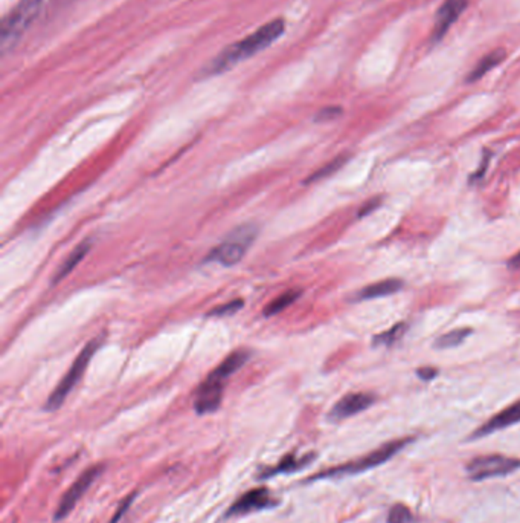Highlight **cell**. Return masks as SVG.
Masks as SVG:
<instances>
[{
    "mask_svg": "<svg viewBox=\"0 0 520 523\" xmlns=\"http://www.w3.org/2000/svg\"><path fill=\"white\" fill-rule=\"evenodd\" d=\"M256 234L258 228L254 224H246L235 228L234 232L228 236L225 242L213 248L206 257V260L217 262L225 266L237 265L241 259H243L247 248L255 241Z\"/></svg>",
    "mask_w": 520,
    "mask_h": 523,
    "instance_id": "3",
    "label": "cell"
},
{
    "mask_svg": "<svg viewBox=\"0 0 520 523\" xmlns=\"http://www.w3.org/2000/svg\"><path fill=\"white\" fill-rule=\"evenodd\" d=\"M509 266L512 268H520V253H517L512 260H509Z\"/></svg>",
    "mask_w": 520,
    "mask_h": 523,
    "instance_id": "29",
    "label": "cell"
},
{
    "mask_svg": "<svg viewBox=\"0 0 520 523\" xmlns=\"http://www.w3.org/2000/svg\"><path fill=\"white\" fill-rule=\"evenodd\" d=\"M43 4L44 0H20L4 17L2 28H0V39H2L4 48L13 44L23 34L26 28L32 23L37 14L40 13Z\"/></svg>",
    "mask_w": 520,
    "mask_h": 523,
    "instance_id": "5",
    "label": "cell"
},
{
    "mask_svg": "<svg viewBox=\"0 0 520 523\" xmlns=\"http://www.w3.org/2000/svg\"><path fill=\"white\" fill-rule=\"evenodd\" d=\"M347 160H348L347 155H340V156H338V158H334L331 162L325 164L322 169H319L318 172H314L311 176L307 179V184L314 182V181H321L323 178H328L330 174H333L334 172H338L342 167V165L347 162Z\"/></svg>",
    "mask_w": 520,
    "mask_h": 523,
    "instance_id": "21",
    "label": "cell"
},
{
    "mask_svg": "<svg viewBox=\"0 0 520 523\" xmlns=\"http://www.w3.org/2000/svg\"><path fill=\"white\" fill-rule=\"evenodd\" d=\"M299 294L301 291H296V289L281 294L280 297H276L272 303H268V305L264 308V315L272 317V315L280 314L281 311H284L287 306H290L293 301H296V299L299 297Z\"/></svg>",
    "mask_w": 520,
    "mask_h": 523,
    "instance_id": "19",
    "label": "cell"
},
{
    "mask_svg": "<svg viewBox=\"0 0 520 523\" xmlns=\"http://www.w3.org/2000/svg\"><path fill=\"white\" fill-rule=\"evenodd\" d=\"M249 355L250 354L247 351H243V349H241V351H235L234 354H230L209 376L217 381L226 383V380L232 373H235L241 366L246 364V361L249 360Z\"/></svg>",
    "mask_w": 520,
    "mask_h": 523,
    "instance_id": "14",
    "label": "cell"
},
{
    "mask_svg": "<svg viewBox=\"0 0 520 523\" xmlns=\"http://www.w3.org/2000/svg\"><path fill=\"white\" fill-rule=\"evenodd\" d=\"M223 390H225V383L208 376V380L199 387L196 401H194V409H196L199 415H206V413L216 411L220 407Z\"/></svg>",
    "mask_w": 520,
    "mask_h": 523,
    "instance_id": "12",
    "label": "cell"
},
{
    "mask_svg": "<svg viewBox=\"0 0 520 523\" xmlns=\"http://www.w3.org/2000/svg\"><path fill=\"white\" fill-rule=\"evenodd\" d=\"M380 204H382V202H380L378 199H371V200H368L366 204L360 208V211H359V217H364V216L371 215L376 208L380 207Z\"/></svg>",
    "mask_w": 520,
    "mask_h": 523,
    "instance_id": "26",
    "label": "cell"
},
{
    "mask_svg": "<svg viewBox=\"0 0 520 523\" xmlns=\"http://www.w3.org/2000/svg\"><path fill=\"white\" fill-rule=\"evenodd\" d=\"M467 5L469 0H444V4L440 6L438 13L435 16V25L432 30L433 42H440L449 32V30L461 17Z\"/></svg>",
    "mask_w": 520,
    "mask_h": 523,
    "instance_id": "10",
    "label": "cell"
},
{
    "mask_svg": "<svg viewBox=\"0 0 520 523\" xmlns=\"http://www.w3.org/2000/svg\"><path fill=\"white\" fill-rule=\"evenodd\" d=\"M473 330L470 327H461L450 330V332L444 334L435 339V347L436 349H450L462 344L466 339L470 337Z\"/></svg>",
    "mask_w": 520,
    "mask_h": 523,
    "instance_id": "18",
    "label": "cell"
},
{
    "mask_svg": "<svg viewBox=\"0 0 520 523\" xmlns=\"http://www.w3.org/2000/svg\"><path fill=\"white\" fill-rule=\"evenodd\" d=\"M276 503L278 500L271 494V491L264 488V486H261V488H254L244 493L243 495H240L237 502L228 510L226 517L244 516V514H250L252 511L271 508Z\"/></svg>",
    "mask_w": 520,
    "mask_h": 523,
    "instance_id": "8",
    "label": "cell"
},
{
    "mask_svg": "<svg viewBox=\"0 0 520 523\" xmlns=\"http://www.w3.org/2000/svg\"><path fill=\"white\" fill-rule=\"evenodd\" d=\"M520 459L505 455H484L478 456L466 465V473L473 482H482L495 477H505L517 471Z\"/></svg>",
    "mask_w": 520,
    "mask_h": 523,
    "instance_id": "4",
    "label": "cell"
},
{
    "mask_svg": "<svg viewBox=\"0 0 520 523\" xmlns=\"http://www.w3.org/2000/svg\"><path fill=\"white\" fill-rule=\"evenodd\" d=\"M415 438H402V439H394L389 440V443L380 445L378 448L373 450V452L361 456L359 459H354V461L342 464L339 467L328 468V470H323L318 474H314L310 477V481H319V479H331V477H343V476H354L359 473H365L368 470H373V468H377L380 465L386 464L388 461L402 452L403 448H406L411 443H414Z\"/></svg>",
    "mask_w": 520,
    "mask_h": 523,
    "instance_id": "2",
    "label": "cell"
},
{
    "mask_svg": "<svg viewBox=\"0 0 520 523\" xmlns=\"http://www.w3.org/2000/svg\"><path fill=\"white\" fill-rule=\"evenodd\" d=\"M414 514L404 503H395L388 511L386 523H412Z\"/></svg>",
    "mask_w": 520,
    "mask_h": 523,
    "instance_id": "22",
    "label": "cell"
},
{
    "mask_svg": "<svg viewBox=\"0 0 520 523\" xmlns=\"http://www.w3.org/2000/svg\"><path fill=\"white\" fill-rule=\"evenodd\" d=\"M314 459V455H307V456H302V457H298L295 453H290L284 456L280 462L276 464L275 468H271V470H267L263 477H271V476H275V474H280V473H292V471H296L299 470V468L309 465L311 461Z\"/></svg>",
    "mask_w": 520,
    "mask_h": 523,
    "instance_id": "16",
    "label": "cell"
},
{
    "mask_svg": "<svg viewBox=\"0 0 520 523\" xmlns=\"http://www.w3.org/2000/svg\"><path fill=\"white\" fill-rule=\"evenodd\" d=\"M342 114V109L338 107V106H330V107H323L321 109L318 114H316V121H331V119H336L338 116H340Z\"/></svg>",
    "mask_w": 520,
    "mask_h": 523,
    "instance_id": "23",
    "label": "cell"
},
{
    "mask_svg": "<svg viewBox=\"0 0 520 523\" xmlns=\"http://www.w3.org/2000/svg\"><path fill=\"white\" fill-rule=\"evenodd\" d=\"M520 422V399L513 402L512 406H508L507 409L500 410L496 413L495 416H491L487 422H484L481 427H478L475 431H473L470 439H482L488 435L497 433L500 430H505L513 427Z\"/></svg>",
    "mask_w": 520,
    "mask_h": 523,
    "instance_id": "9",
    "label": "cell"
},
{
    "mask_svg": "<svg viewBox=\"0 0 520 523\" xmlns=\"http://www.w3.org/2000/svg\"><path fill=\"white\" fill-rule=\"evenodd\" d=\"M285 31L284 18H275V20L267 22L266 25L259 26L256 31L249 34L244 39H241L235 43L228 44L225 49L218 52L209 63L202 68L199 78H211L225 73L230 68L237 66L238 63L244 61L255 54L267 49L272 46Z\"/></svg>",
    "mask_w": 520,
    "mask_h": 523,
    "instance_id": "1",
    "label": "cell"
},
{
    "mask_svg": "<svg viewBox=\"0 0 520 523\" xmlns=\"http://www.w3.org/2000/svg\"><path fill=\"white\" fill-rule=\"evenodd\" d=\"M98 346H99V342H98V339H95V342L89 343L85 349H82V352L77 356V360L73 361V364L70 366V369L68 371V373L64 375V378L58 383L57 387H55V390L51 393V397L48 398V401H46V404H44L46 410L54 411V410H57L63 406V402L66 401L70 390L75 387L78 381L81 380L82 373L86 372L87 366L90 363V358L94 356Z\"/></svg>",
    "mask_w": 520,
    "mask_h": 523,
    "instance_id": "6",
    "label": "cell"
},
{
    "mask_svg": "<svg viewBox=\"0 0 520 523\" xmlns=\"http://www.w3.org/2000/svg\"><path fill=\"white\" fill-rule=\"evenodd\" d=\"M407 329V325L404 323V321H400V323L394 325L392 327H389L388 330H385V332L378 334L376 338H374V346H392L394 343H397L398 339H400L403 337V334L406 332Z\"/></svg>",
    "mask_w": 520,
    "mask_h": 523,
    "instance_id": "20",
    "label": "cell"
},
{
    "mask_svg": "<svg viewBox=\"0 0 520 523\" xmlns=\"http://www.w3.org/2000/svg\"><path fill=\"white\" fill-rule=\"evenodd\" d=\"M490 158H491V155H490V153H485L484 162H482L484 165H481V169H479L476 173H473V176H471V179H470L471 184H473V182H476V181H481L482 178H484V173H485V170H487V167H488V161H490Z\"/></svg>",
    "mask_w": 520,
    "mask_h": 523,
    "instance_id": "28",
    "label": "cell"
},
{
    "mask_svg": "<svg viewBox=\"0 0 520 523\" xmlns=\"http://www.w3.org/2000/svg\"><path fill=\"white\" fill-rule=\"evenodd\" d=\"M103 470H104V467L94 465L80 474L78 479L73 482L69 486V490L61 495L58 507L57 510H55V520H61L69 516V512L77 507V503L82 498V494H85L89 490V486L98 479L99 474L103 473Z\"/></svg>",
    "mask_w": 520,
    "mask_h": 523,
    "instance_id": "7",
    "label": "cell"
},
{
    "mask_svg": "<svg viewBox=\"0 0 520 523\" xmlns=\"http://www.w3.org/2000/svg\"><path fill=\"white\" fill-rule=\"evenodd\" d=\"M507 52L504 49H495L493 52L487 54L485 57H482L479 60V63L476 64L475 68H473V71L469 73L467 77V83H475L478 80H481L484 76H487V73L496 68L497 64H500L504 61Z\"/></svg>",
    "mask_w": 520,
    "mask_h": 523,
    "instance_id": "15",
    "label": "cell"
},
{
    "mask_svg": "<svg viewBox=\"0 0 520 523\" xmlns=\"http://www.w3.org/2000/svg\"><path fill=\"white\" fill-rule=\"evenodd\" d=\"M416 375L418 378H421L423 381H431L438 375V371H436L435 367H421V369L416 371Z\"/></svg>",
    "mask_w": 520,
    "mask_h": 523,
    "instance_id": "27",
    "label": "cell"
},
{
    "mask_svg": "<svg viewBox=\"0 0 520 523\" xmlns=\"http://www.w3.org/2000/svg\"><path fill=\"white\" fill-rule=\"evenodd\" d=\"M136 498V493H133V494H130L128 495V498H125L124 500H123V503H120L119 505V508L116 510V512H115V516L113 517H111V520L109 522V523H118L119 520H120V517H123L124 516V514H125V511L130 508V505H132V502H133V499Z\"/></svg>",
    "mask_w": 520,
    "mask_h": 523,
    "instance_id": "25",
    "label": "cell"
},
{
    "mask_svg": "<svg viewBox=\"0 0 520 523\" xmlns=\"http://www.w3.org/2000/svg\"><path fill=\"white\" fill-rule=\"evenodd\" d=\"M90 246H92V241H85V242H81V244L75 248V250H73V251L68 256V259L63 262V265L60 266V270H58L57 272H55V277H54L52 283H54V284H55V283H58L60 280H63L64 277H66V275H68L73 268H77V265L82 260V257H85V256L89 253Z\"/></svg>",
    "mask_w": 520,
    "mask_h": 523,
    "instance_id": "17",
    "label": "cell"
},
{
    "mask_svg": "<svg viewBox=\"0 0 520 523\" xmlns=\"http://www.w3.org/2000/svg\"><path fill=\"white\" fill-rule=\"evenodd\" d=\"M403 280L400 279H385L376 283H371L364 289H360L356 294V300L357 301H364V300H373L378 297H386V296H392V294L402 291L403 289Z\"/></svg>",
    "mask_w": 520,
    "mask_h": 523,
    "instance_id": "13",
    "label": "cell"
},
{
    "mask_svg": "<svg viewBox=\"0 0 520 523\" xmlns=\"http://www.w3.org/2000/svg\"><path fill=\"white\" fill-rule=\"evenodd\" d=\"M241 306H243V300L229 301V303H226V305H223V306H218V308L213 309L209 315H229V314H234V312H237Z\"/></svg>",
    "mask_w": 520,
    "mask_h": 523,
    "instance_id": "24",
    "label": "cell"
},
{
    "mask_svg": "<svg viewBox=\"0 0 520 523\" xmlns=\"http://www.w3.org/2000/svg\"><path fill=\"white\" fill-rule=\"evenodd\" d=\"M376 398L371 393H348L340 398L330 411V419L342 421L365 411L373 406Z\"/></svg>",
    "mask_w": 520,
    "mask_h": 523,
    "instance_id": "11",
    "label": "cell"
}]
</instances>
